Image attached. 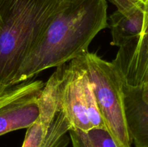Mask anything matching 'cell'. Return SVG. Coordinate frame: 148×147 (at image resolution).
<instances>
[{"instance_id":"obj_8","label":"cell","mask_w":148,"mask_h":147,"mask_svg":"<svg viewBox=\"0 0 148 147\" xmlns=\"http://www.w3.org/2000/svg\"><path fill=\"white\" fill-rule=\"evenodd\" d=\"M127 127L135 147H148V103L142 97L140 89L123 83Z\"/></svg>"},{"instance_id":"obj_6","label":"cell","mask_w":148,"mask_h":147,"mask_svg":"<svg viewBox=\"0 0 148 147\" xmlns=\"http://www.w3.org/2000/svg\"><path fill=\"white\" fill-rule=\"evenodd\" d=\"M39 115L27 128L22 147H66L72 126L66 115L51 104H38Z\"/></svg>"},{"instance_id":"obj_7","label":"cell","mask_w":148,"mask_h":147,"mask_svg":"<svg viewBox=\"0 0 148 147\" xmlns=\"http://www.w3.org/2000/svg\"><path fill=\"white\" fill-rule=\"evenodd\" d=\"M112 63L123 83L140 89L148 103V30L119 47Z\"/></svg>"},{"instance_id":"obj_1","label":"cell","mask_w":148,"mask_h":147,"mask_svg":"<svg viewBox=\"0 0 148 147\" xmlns=\"http://www.w3.org/2000/svg\"><path fill=\"white\" fill-rule=\"evenodd\" d=\"M107 8L106 0H65L22 64L14 84L87 53L94 37L108 26Z\"/></svg>"},{"instance_id":"obj_9","label":"cell","mask_w":148,"mask_h":147,"mask_svg":"<svg viewBox=\"0 0 148 147\" xmlns=\"http://www.w3.org/2000/svg\"><path fill=\"white\" fill-rule=\"evenodd\" d=\"M112 42L111 44L121 47L143 33L145 15L143 4L139 0L133 7L124 10H116L109 17Z\"/></svg>"},{"instance_id":"obj_10","label":"cell","mask_w":148,"mask_h":147,"mask_svg":"<svg viewBox=\"0 0 148 147\" xmlns=\"http://www.w3.org/2000/svg\"><path fill=\"white\" fill-rule=\"evenodd\" d=\"M69 134L72 147H118L106 128H93L85 131L71 128Z\"/></svg>"},{"instance_id":"obj_3","label":"cell","mask_w":148,"mask_h":147,"mask_svg":"<svg viewBox=\"0 0 148 147\" xmlns=\"http://www.w3.org/2000/svg\"><path fill=\"white\" fill-rule=\"evenodd\" d=\"M86 69L106 128L118 147H131L127 124L123 81L112 62L88 51L79 56Z\"/></svg>"},{"instance_id":"obj_2","label":"cell","mask_w":148,"mask_h":147,"mask_svg":"<svg viewBox=\"0 0 148 147\" xmlns=\"http://www.w3.org/2000/svg\"><path fill=\"white\" fill-rule=\"evenodd\" d=\"M65 0H0V95L14 86L24 61Z\"/></svg>"},{"instance_id":"obj_5","label":"cell","mask_w":148,"mask_h":147,"mask_svg":"<svg viewBox=\"0 0 148 147\" xmlns=\"http://www.w3.org/2000/svg\"><path fill=\"white\" fill-rule=\"evenodd\" d=\"M45 83L28 80L14 86L12 95L0 105V135L27 128L38 118V97Z\"/></svg>"},{"instance_id":"obj_11","label":"cell","mask_w":148,"mask_h":147,"mask_svg":"<svg viewBox=\"0 0 148 147\" xmlns=\"http://www.w3.org/2000/svg\"><path fill=\"white\" fill-rule=\"evenodd\" d=\"M14 86H15V85L12 86L10 89H9L8 90L6 91L4 94L0 95V105H1L2 103H4L6 100H7V99H8L12 95L13 92H14Z\"/></svg>"},{"instance_id":"obj_13","label":"cell","mask_w":148,"mask_h":147,"mask_svg":"<svg viewBox=\"0 0 148 147\" xmlns=\"http://www.w3.org/2000/svg\"><path fill=\"white\" fill-rule=\"evenodd\" d=\"M140 1H142V2H145V1H148V0H140Z\"/></svg>"},{"instance_id":"obj_4","label":"cell","mask_w":148,"mask_h":147,"mask_svg":"<svg viewBox=\"0 0 148 147\" xmlns=\"http://www.w3.org/2000/svg\"><path fill=\"white\" fill-rule=\"evenodd\" d=\"M59 104L71 128L85 131L93 128H106L86 69L79 57L67 63L60 86Z\"/></svg>"},{"instance_id":"obj_12","label":"cell","mask_w":148,"mask_h":147,"mask_svg":"<svg viewBox=\"0 0 148 147\" xmlns=\"http://www.w3.org/2000/svg\"><path fill=\"white\" fill-rule=\"evenodd\" d=\"M142 4H143V7L145 12V27L144 30H143V31H145V30H148V1H145V2H142Z\"/></svg>"}]
</instances>
